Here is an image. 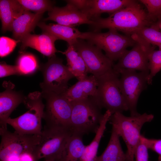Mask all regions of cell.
<instances>
[{
  "label": "cell",
  "mask_w": 161,
  "mask_h": 161,
  "mask_svg": "<svg viewBox=\"0 0 161 161\" xmlns=\"http://www.w3.org/2000/svg\"><path fill=\"white\" fill-rule=\"evenodd\" d=\"M92 21L93 31L100 32L103 29L114 30L131 36L143 27L152 24L147 13L135 0L126 6L109 14L106 18L100 17Z\"/></svg>",
  "instance_id": "1"
},
{
  "label": "cell",
  "mask_w": 161,
  "mask_h": 161,
  "mask_svg": "<svg viewBox=\"0 0 161 161\" xmlns=\"http://www.w3.org/2000/svg\"><path fill=\"white\" fill-rule=\"evenodd\" d=\"M154 118L153 114L146 113L128 117L116 112L110 117L109 121L112 129L122 137L126 146V161H134V152L140 140L141 129Z\"/></svg>",
  "instance_id": "2"
},
{
  "label": "cell",
  "mask_w": 161,
  "mask_h": 161,
  "mask_svg": "<svg viewBox=\"0 0 161 161\" xmlns=\"http://www.w3.org/2000/svg\"><path fill=\"white\" fill-rule=\"evenodd\" d=\"M71 102L70 130L72 134L83 136L90 133H96L103 114L92 97Z\"/></svg>",
  "instance_id": "3"
},
{
  "label": "cell",
  "mask_w": 161,
  "mask_h": 161,
  "mask_svg": "<svg viewBox=\"0 0 161 161\" xmlns=\"http://www.w3.org/2000/svg\"><path fill=\"white\" fill-rule=\"evenodd\" d=\"M41 93L36 91L25 97L24 103L29 109L25 113L14 118H9L7 124L15 129L14 132L21 134L41 135V120L45 107Z\"/></svg>",
  "instance_id": "4"
},
{
  "label": "cell",
  "mask_w": 161,
  "mask_h": 161,
  "mask_svg": "<svg viewBox=\"0 0 161 161\" xmlns=\"http://www.w3.org/2000/svg\"><path fill=\"white\" fill-rule=\"evenodd\" d=\"M104 51L106 55L113 61L118 60L136 41L131 36L123 35L117 31L109 30L105 32L90 31L82 32L79 38Z\"/></svg>",
  "instance_id": "5"
},
{
  "label": "cell",
  "mask_w": 161,
  "mask_h": 161,
  "mask_svg": "<svg viewBox=\"0 0 161 161\" xmlns=\"http://www.w3.org/2000/svg\"><path fill=\"white\" fill-rule=\"evenodd\" d=\"M119 75L113 70L97 78V90L92 97L101 109L109 110L112 114L128 110L120 87Z\"/></svg>",
  "instance_id": "6"
},
{
  "label": "cell",
  "mask_w": 161,
  "mask_h": 161,
  "mask_svg": "<svg viewBox=\"0 0 161 161\" xmlns=\"http://www.w3.org/2000/svg\"><path fill=\"white\" fill-rule=\"evenodd\" d=\"M41 93L46 100L43 116L45 123L44 127L57 130H70L71 102L61 94Z\"/></svg>",
  "instance_id": "7"
},
{
  "label": "cell",
  "mask_w": 161,
  "mask_h": 161,
  "mask_svg": "<svg viewBox=\"0 0 161 161\" xmlns=\"http://www.w3.org/2000/svg\"><path fill=\"white\" fill-rule=\"evenodd\" d=\"M1 161H20V156L26 151L33 152L41 135L21 134L0 129Z\"/></svg>",
  "instance_id": "8"
},
{
  "label": "cell",
  "mask_w": 161,
  "mask_h": 161,
  "mask_svg": "<svg viewBox=\"0 0 161 161\" xmlns=\"http://www.w3.org/2000/svg\"><path fill=\"white\" fill-rule=\"evenodd\" d=\"M119 74L120 87L131 116L138 113L137 106L139 96L148 84V72L121 69L115 71Z\"/></svg>",
  "instance_id": "9"
},
{
  "label": "cell",
  "mask_w": 161,
  "mask_h": 161,
  "mask_svg": "<svg viewBox=\"0 0 161 161\" xmlns=\"http://www.w3.org/2000/svg\"><path fill=\"white\" fill-rule=\"evenodd\" d=\"M43 81L40 84L42 92L61 95L68 89L69 80L75 77L62 60L56 56L49 58L43 70Z\"/></svg>",
  "instance_id": "10"
},
{
  "label": "cell",
  "mask_w": 161,
  "mask_h": 161,
  "mask_svg": "<svg viewBox=\"0 0 161 161\" xmlns=\"http://www.w3.org/2000/svg\"><path fill=\"white\" fill-rule=\"evenodd\" d=\"M72 133L70 130H57L44 127L41 139L33 153L38 161H58Z\"/></svg>",
  "instance_id": "11"
},
{
  "label": "cell",
  "mask_w": 161,
  "mask_h": 161,
  "mask_svg": "<svg viewBox=\"0 0 161 161\" xmlns=\"http://www.w3.org/2000/svg\"><path fill=\"white\" fill-rule=\"evenodd\" d=\"M72 45L83 59L88 73L96 78L113 70V61L97 46L80 38Z\"/></svg>",
  "instance_id": "12"
},
{
  "label": "cell",
  "mask_w": 161,
  "mask_h": 161,
  "mask_svg": "<svg viewBox=\"0 0 161 161\" xmlns=\"http://www.w3.org/2000/svg\"><path fill=\"white\" fill-rule=\"evenodd\" d=\"M131 37L136 43L114 65L113 70L117 71L121 69H129L149 73L148 56L151 51L155 49L154 46L147 43L136 34Z\"/></svg>",
  "instance_id": "13"
},
{
  "label": "cell",
  "mask_w": 161,
  "mask_h": 161,
  "mask_svg": "<svg viewBox=\"0 0 161 161\" xmlns=\"http://www.w3.org/2000/svg\"><path fill=\"white\" fill-rule=\"evenodd\" d=\"M48 17L44 19V21H52L66 26L75 27L82 24H87L91 26L93 24V21L89 19L73 5L68 2L62 7L54 6L48 12Z\"/></svg>",
  "instance_id": "14"
},
{
  "label": "cell",
  "mask_w": 161,
  "mask_h": 161,
  "mask_svg": "<svg viewBox=\"0 0 161 161\" xmlns=\"http://www.w3.org/2000/svg\"><path fill=\"white\" fill-rule=\"evenodd\" d=\"M3 86L6 89L0 94V129H6L10 115L20 104L24 103L25 97L14 90V86L11 82H6Z\"/></svg>",
  "instance_id": "15"
},
{
  "label": "cell",
  "mask_w": 161,
  "mask_h": 161,
  "mask_svg": "<svg viewBox=\"0 0 161 161\" xmlns=\"http://www.w3.org/2000/svg\"><path fill=\"white\" fill-rule=\"evenodd\" d=\"M58 39L49 34L42 32L41 34H29L21 40V52L27 47L36 50L49 58L55 55L57 51L55 43Z\"/></svg>",
  "instance_id": "16"
},
{
  "label": "cell",
  "mask_w": 161,
  "mask_h": 161,
  "mask_svg": "<svg viewBox=\"0 0 161 161\" xmlns=\"http://www.w3.org/2000/svg\"><path fill=\"white\" fill-rule=\"evenodd\" d=\"M133 0H86L80 11L90 20L100 17L103 13L111 14L126 6Z\"/></svg>",
  "instance_id": "17"
},
{
  "label": "cell",
  "mask_w": 161,
  "mask_h": 161,
  "mask_svg": "<svg viewBox=\"0 0 161 161\" xmlns=\"http://www.w3.org/2000/svg\"><path fill=\"white\" fill-rule=\"evenodd\" d=\"M97 85V78L91 75L78 80L61 95L70 102L84 100L95 95Z\"/></svg>",
  "instance_id": "18"
},
{
  "label": "cell",
  "mask_w": 161,
  "mask_h": 161,
  "mask_svg": "<svg viewBox=\"0 0 161 161\" xmlns=\"http://www.w3.org/2000/svg\"><path fill=\"white\" fill-rule=\"evenodd\" d=\"M43 13H33L25 10L13 22L11 31L15 40L21 42L26 35L31 33L42 18Z\"/></svg>",
  "instance_id": "19"
},
{
  "label": "cell",
  "mask_w": 161,
  "mask_h": 161,
  "mask_svg": "<svg viewBox=\"0 0 161 161\" xmlns=\"http://www.w3.org/2000/svg\"><path fill=\"white\" fill-rule=\"evenodd\" d=\"M42 32L47 33L56 37L58 40H64L68 45H72L79 38L82 32L75 28L58 24H46L40 22L37 24Z\"/></svg>",
  "instance_id": "20"
},
{
  "label": "cell",
  "mask_w": 161,
  "mask_h": 161,
  "mask_svg": "<svg viewBox=\"0 0 161 161\" xmlns=\"http://www.w3.org/2000/svg\"><path fill=\"white\" fill-rule=\"evenodd\" d=\"M24 11L18 0H0V17L3 32L11 31L13 21Z\"/></svg>",
  "instance_id": "21"
},
{
  "label": "cell",
  "mask_w": 161,
  "mask_h": 161,
  "mask_svg": "<svg viewBox=\"0 0 161 161\" xmlns=\"http://www.w3.org/2000/svg\"><path fill=\"white\" fill-rule=\"evenodd\" d=\"M59 52L66 56L67 61L66 66L78 80H83L88 76L89 73L85 62L73 45H68L67 49L64 52Z\"/></svg>",
  "instance_id": "22"
},
{
  "label": "cell",
  "mask_w": 161,
  "mask_h": 161,
  "mask_svg": "<svg viewBox=\"0 0 161 161\" xmlns=\"http://www.w3.org/2000/svg\"><path fill=\"white\" fill-rule=\"evenodd\" d=\"M120 136L112 129L110 139L103 153L94 161H126V155L120 142Z\"/></svg>",
  "instance_id": "23"
},
{
  "label": "cell",
  "mask_w": 161,
  "mask_h": 161,
  "mask_svg": "<svg viewBox=\"0 0 161 161\" xmlns=\"http://www.w3.org/2000/svg\"><path fill=\"white\" fill-rule=\"evenodd\" d=\"M111 112L106 110L103 114L95 136L90 144L86 145L79 161H94L97 156L98 149L101 139L106 129V125L112 115Z\"/></svg>",
  "instance_id": "24"
},
{
  "label": "cell",
  "mask_w": 161,
  "mask_h": 161,
  "mask_svg": "<svg viewBox=\"0 0 161 161\" xmlns=\"http://www.w3.org/2000/svg\"><path fill=\"white\" fill-rule=\"evenodd\" d=\"M82 137L78 134H72L68 140L58 161H79L86 146Z\"/></svg>",
  "instance_id": "25"
},
{
  "label": "cell",
  "mask_w": 161,
  "mask_h": 161,
  "mask_svg": "<svg viewBox=\"0 0 161 161\" xmlns=\"http://www.w3.org/2000/svg\"><path fill=\"white\" fill-rule=\"evenodd\" d=\"M134 34L147 43L161 47V30L154 24L149 26L142 27Z\"/></svg>",
  "instance_id": "26"
},
{
  "label": "cell",
  "mask_w": 161,
  "mask_h": 161,
  "mask_svg": "<svg viewBox=\"0 0 161 161\" xmlns=\"http://www.w3.org/2000/svg\"><path fill=\"white\" fill-rule=\"evenodd\" d=\"M25 10L44 13L54 6V1L47 0H18Z\"/></svg>",
  "instance_id": "27"
},
{
  "label": "cell",
  "mask_w": 161,
  "mask_h": 161,
  "mask_svg": "<svg viewBox=\"0 0 161 161\" xmlns=\"http://www.w3.org/2000/svg\"><path fill=\"white\" fill-rule=\"evenodd\" d=\"M21 53L18 58L16 65L21 75L28 74L33 72L38 66L36 58L32 54Z\"/></svg>",
  "instance_id": "28"
},
{
  "label": "cell",
  "mask_w": 161,
  "mask_h": 161,
  "mask_svg": "<svg viewBox=\"0 0 161 161\" xmlns=\"http://www.w3.org/2000/svg\"><path fill=\"white\" fill-rule=\"evenodd\" d=\"M149 73L148 83H152L153 78L161 69V47L158 50L151 51L148 56Z\"/></svg>",
  "instance_id": "29"
},
{
  "label": "cell",
  "mask_w": 161,
  "mask_h": 161,
  "mask_svg": "<svg viewBox=\"0 0 161 161\" xmlns=\"http://www.w3.org/2000/svg\"><path fill=\"white\" fill-rule=\"evenodd\" d=\"M146 7L148 19L153 23L161 18V0H140L138 1Z\"/></svg>",
  "instance_id": "30"
},
{
  "label": "cell",
  "mask_w": 161,
  "mask_h": 161,
  "mask_svg": "<svg viewBox=\"0 0 161 161\" xmlns=\"http://www.w3.org/2000/svg\"><path fill=\"white\" fill-rule=\"evenodd\" d=\"M20 41L6 36L0 38V56L3 57L10 54Z\"/></svg>",
  "instance_id": "31"
},
{
  "label": "cell",
  "mask_w": 161,
  "mask_h": 161,
  "mask_svg": "<svg viewBox=\"0 0 161 161\" xmlns=\"http://www.w3.org/2000/svg\"><path fill=\"white\" fill-rule=\"evenodd\" d=\"M148 149L140 137L139 141L134 152L135 161H149Z\"/></svg>",
  "instance_id": "32"
},
{
  "label": "cell",
  "mask_w": 161,
  "mask_h": 161,
  "mask_svg": "<svg viewBox=\"0 0 161 161\" xmlns=\"http://www.w3.org/2000/svg\"><path fill=\"white\" fill-rule=\"evenodd\" d=\"M140 138L143 141L148 149L155 152L161 158V139H150L141 135Z\"/></svg>",
  "instance_id": "33"
},
{
  "label": "cell",
  "mask_w": 161,
  "mask_h": 161,
  "mask_svg": "<svg viewBox=\"0 0 161 161\" xmlns=\"http://www.w3.org/2000/svg\"><path fill=\"white\" fill-rule=\"evenodd\" d=\"M21 75L16 65H11L1 62L0 64V77L2 78L10 75Z\"/></svg>",
  "instance_id": "34"
},
{
  "label": "cell",
  "mask_w": 161,
  "mask_h": 161,
  "mask_svg": "<svg viewBox=\"0 0 161 161\" xmlns=\"http://www.w3.org/2000/svg\"><path fill=\"white\" fill-rule=\"evenodd\" d=\"M20 161H38L33 152L26 151L20 156Z\"/></svg>",
  "instance_id": "35"
},
{
  "label": "cell",
  "mask_w": 161,
  "mask_h": 161,
  "mask_svg": "<svg viewBox=\"0 0 161 161\" xmlns=\"http://www.w3.org/2000/svg\"><path fill=\"white\" fill-rule=\"evenodd\" d=\"M154 24L161 30V18Z\"/></svg>",
  "instance_id": "36"
},
{
  "label": "cell",
  "mask_w": 161,
  "mask_h": 161,
  "mask_svg": "<svg viewBox=\"0 0 161 161\" xmlns=\"http://www.w3.org/2000/svg\"><path fill=\"white\" fill-rule=\"evenodd\" d=\"M158 161H161V158L158 157Z\"/></svg>",
  "instance_id": "37"
},
{
  "label": "cell",
  "mask_w": 161,
  "mask_h": 161,
  "mask_svg": "<svg viewBox=\"0 0 161 161\" xmlns=\"http://www.w3.org/2000/svg\"><path fill=\"white\" fill-rule=\"evenodd\" d=\"M44 161H52L48 160H44Z\"/></svg>",
  "instance_id": "38"
}]
</instances>
